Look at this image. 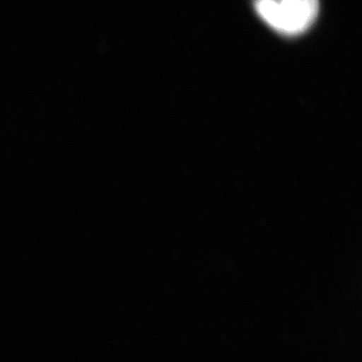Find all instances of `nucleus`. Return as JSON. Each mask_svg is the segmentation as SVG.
<instances>
[{
    "label": "nucleus",
    "mask_w": 362,
    "mask_h": 362,
    "mask_svg": "<svg viewBox=\"0 0 362 362\" xmlns=\"http://www.w3.org/2000/svg\"><path fill=\"white\" fill-rule=\"evenodd\" d=\"M259 18L276 32L296 35L306 32L319 11L318 0H255Z\"/></svg>",
    "instance_id": "obj_1"
}]
</instances>
